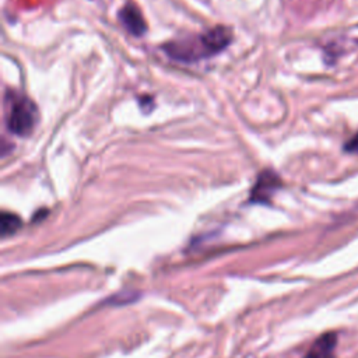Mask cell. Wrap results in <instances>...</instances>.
I'll use <instances>...</instances> for the list:
<instances>
[{
    "mask_svg": "<svg viewBox=\"0 0 358 358\" xmlns=\"http://www.w3.org/2000/svg\"><path fill=\"white\" fill-rule=\"evenodd\" d=\"M232 34L225 27H215L193 39L172 42L166 46V52L179 60H197L218 53L229 45Z\"/></svg>",
    "mask_w": 358,
    "mask_h": 358,
    "instance_id": "1",
    "label": "cell"
},
{
    "mask_svg": "<svg viewBox=\"0 0 358 358\" xmlns=\"http://www.w3.org/2000/svg\"><path fill=\"white\" fill-rule=\"evenodd\" d=\"M7 99L6 123L8 130L17 136H28L35 129L39 117L35 103L20 94H8Z\"/></svg>",
    "mask_w": 358,
    "mask_h": 358,
    "instance_id": "2",
    "label": "cell"
},
{
    "mask_svg": "<svg viewBox=\"0 0 358 358\" xmlns=\"http://www.w3.org/2000/svg\"><path fill=\"white\" fill-rule=\"evenodd\" d=\"M119 20L123 24V27L136 36L143 35L147 29L143 14L136 4H126L119 11Z\"/></svg>",
    "mask_w": 358,
    "mask_h": 358,
    "instance_id": "3",
    "label": "cell"
},
{
    "mask_svg": "<svg viewBox=\"0 0 358 358\" xmlns=\"http://www.w3.org/2000/svg\"><path fill=\"white\" fill-rule=\"evenodd\" d=\"M337 337L334 333H326L320 336L310 347L305 358H333Z\"/></svg>",
    "mask_w": 358,
    "mask_h": 358,
    "instance_id": "4",
    "label": "cell"
},
{
    "mask_svg": "<svg viewBox=\"0 0 358 358\" xmlns=\"http://www.w3.org/2000/svg\"><path fill=\"white\" fill-rule=\"evenodd\" d=\"M278 185H280V180L273 172H264L256 182L252 199L259 203L267 201L268 197L273 194V192L278 187Z\"/></svg>",
    "mask_w": 358,
    "mask_h": 358,
    "instance_id": "5",
    "label": "cell"
},
{
    "mask_svg": "<svg viewBox=\"0 0 358 358\" xmlns=\"http://www.w3.org/2000/svg\"><path fill=\"white\" fill-rule=\"evenodd\" d=\"M21 227V220L18 215L11 213H3L0 217V231L3 236L14 234Z\"/></svg>",
    "mask_w": 358,
    "mask_h": 358,
    "instance_id": "6",
    "label": "cell"
},
{
    "mask_svg": "<svg viewBox=\"0 0 358 358\" xmlns=\"http://www.w3.org/2000/svg\"><path fill=\"white\" fill-rule=\"evenodd\" d=\"M344 150H345L347 152L358 154V133L344 144Z\"/></svg>",
    "mask_w": 358,
    "mask_h": 358,
    "instance_id": "7",
    "label": "cell"
}]
</instances>
